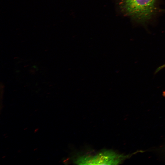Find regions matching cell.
<instances>
[{
  "mask_svg": "<svg viewBox=\"0 0 165 165\" xmlns=\"http://www.w3.org/2000/svg\"><path fill=\"white\" fill-rule=\"evenodd\" d=\"M119 11L140 23L149 21L156 13V0H117Z\"/></svg>",
  "mask_w": 165,
  "mask_h": 165,
  "instance_id": "6da1fadb",
  "label": "cell"
},
{
  "mask_svg": "<svg viewBox=\"0 0 165 165\" xmlns=\"http://www.w3.org/2000/svg\"><path fill=\"white\" fill-rule=\"evenodd\" d=\"M165 67V64H164L163 65H162V66L160 67H159L156 70V72H157L159 71L160 70L162 69L163 68H164Z\"/></svg>",
  "mask_w": 165,
  "mask_h": 165,
  "instance_id": "3957f363",
  "label": "cell"
},
{
  "mask_svg": "<svg viewBox=\"0 0 165 165\" xmlns=\"http://www.w3.org/2000/svg\"><path fill=\"white\" fill-rule=\"evenodd\" d=\"M128 157L110 150L102 151L94 156L85 155L78 158L75 162L79 165H117Z\"/></svg>",
  "mask_w": 165,
  "mask_h": 165,
  "instance_id": "7a4b0ae2",
  "label": "cell"
}]
</instances>
